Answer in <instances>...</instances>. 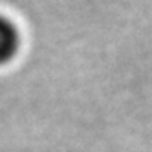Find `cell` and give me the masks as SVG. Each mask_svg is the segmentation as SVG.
<instances>
[{"label": "cell", "instance_id": "cell-1", "mask_svg": "<svg viewBox=\"0 0 152 152\" xmlns=\"http://www.w3.org/2000/svg\"><path fill=\"white\" fill-rule=\"evenodd\" d=\"M23 45V37L18 24L12 18L0 15V66L12 63Z\"/></svg>", "mask_w": 152, "mask_h": 152}]
</instances>
